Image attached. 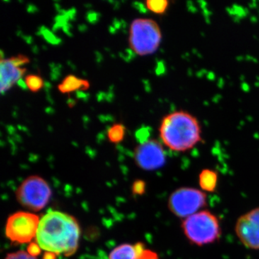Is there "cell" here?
<instances>
[{
	"mask_svg": "<svg viewBox=\"0 0 259 259\" xmlns=\"http://www.w3.org/2000/svg\"><path fill=\"white\" fill-rule=\"evenodd\" d=\"M182 228L189 241L199 246L214 243L221 236L219 220L208 210H201L185 218Z\"/></svg>",
	"mask_w": 259,
	"mask_h": 259,
	"instance_id": "cell-3",
	"label": "cell"
},
{
	"mask_svg": "<svg viewBox=\"0 0 259 259\" xmlns=\"http://www.w3.org/2000/svg\"><path fill=\"white\" fill-rule=\"evenodd\" d=\"M218 177L215 171L210 169H204L199 177V183L202 190L212 192L218 185Z\"/></svg>",
	"mask_w": 259,
	"mask_h": 259,
	"instance_id": "cell-13",
	"label": "cell"
},
{
	"mask_svg": "<svg viewBox=\"0 0 259 259\" xmlns=\"http://www.w3.org/2000/svg\"><path fill=\"white\" fill-rule=\"evenodd\" d=\"M148 136H149V132L147 128H142L138 131L137 138L141 141V144L148 141Z\"/></svg>",
	"mask_w": 259,
	"mask_h": 259,
	"instance_id": "cell-19",
	"label": "cell"
},
{
	"mask_svg": "<svg viewBox=\"0 0 259 259\" xmlns=\"http://www.w3.org/2000/svg\"><path fill=\"white\" fill-rule=\"evenodd\" d=\"M146 249L141 243L136 245L125 243L114 248L109 255V259H143Z\"/></svg>",
	"mask_w": 259,
	"mask_h": 259,
	"instance_id": "cell-11",
	"label": "cell"
},
{
	"mask_svg": "<svg viewBox=\"0 0 259 259\" xmlns=\"http://www.w3.org/2000/svg\"><path fill=\"white\" fill-rule=\"evenodd\" d=\"M5 259H36L35 257L32 256L28 251L20 250V251L11 253L7 255Z\"/></svg>",
	"mask_w": 259,
	"mask_h": 259,
	"instance_id": "cell-17",
	"label": "cell"
},
{
	"mask_svg": "<svg viewBox=\"0 0 259 259\" xmlns=\"http://www.w3.org/2000/svg\"><path fill=\"white\" fill-rule=\"evenodd\" d=\"M236 233L242 244L252 250H259V207L238 218Z\"/></svg>",
	"mask_w": 259,
	"mask_h": 259,
	"instance_id": "cell-9",
	"label": "cell"
},
{
	"mask_svg": "<svg viewBox=\"0 0 259 259\" xmlns=\"http://www.w3.org/2000/svg\"><path fill=\"white\" fill-rule=\"evenodd\" d=\"M207 204V195L203 191L191 187H182L172 192L168 207L177 217L185 218L201 211Z\"/></svg>",
	"mask_w": 259,
	"mask_h": 259,
	"instance_id": "cell-6",
	"label": "cell"
},
{
	"mask_svg": "<svg viewBox=\"0 0 259 259\" xmlns=\"http://www.w3.org/2000/svg\"><path fill=\"white\" fill-rule=\"evenodd\" d=\"M51 195L50 186L38 176L28 177L19 186L16 192L19 203L32 211L44 209L50 201Z\"/></svg>",
	"mask_w": 259,
	"mask_h": 259,
	"instance_id": "cell-5",
	"label": "cell"
},
{
	"mask_svg": "<svg viewBox=\"0 0 259 259\" xmlns=\"http://www.w3.org/2000/svg\"><path fill=\"white\" fill-rule=\"evenodd\" d=\"M41 248L37 243H30L28 248V252L32 256L35 257L40 254Z\"/></svg>",
	"mask_w": 259,
	"mask_h": 259,
	"instance_id": "cell-18",
	"label": "cell"
},
{
	"mask_svg": "<svg viewBox=\"0 0 259 259\" xmlns=\"http://www.w3.org/2000/svg\"><path fill=\"white\" fill-rule=\"evenodd\" d=\"M170 3L167 0H148L146 7L151 13L156 15H163L166 13Z\"/></svg>",
	"mask_w": 259,
	"mask_h": 259,
	"instance_id": "cell-15",
	"label": "cell"
},
{
	"mask_svg": "<svg viewBox=\"0 0 259 259\" xmlns=\"http://www.w3.org/2000/svg\"><path fill=\"white\" fill-rule=\"evenodd\" d=\"M162 40L159 25L148 18L134 20L130 27L129 44L137 55H151L158 50Z\"/></svg>",
	"mask_w": 259,
	"mask_h": 259,
	"instance_id": "cell-4",
	"label": "cell"
},
{
	"mask_svg": "<svg viewBox=\"0 0 259 259\" xmlns=\"http://www.w3.org/2000/svg\"><path fill=\"white\" fill-rule=\"evenodd\" d=\"M35 238L42 250L54 254L72 255L79 246V223L66 213L49 211L40 219Z\"/></svg>",
	"mask_w": 259,
	"mask_h": 259,
	"instance_id": "cell-1",
	"label": "cell"
},
{
	"mask_svg": "<svg viewBox=\"0 0 259 259\" xmlns=\"http://www.w3.org/2000/svg\"><path fill=\"white\" fill-rule=\"evenodd\" d=\"M90 87L88 80L80 79L74 75L70 74L66 76L62 82L58 86V90L61 93L69 94L78 90H88Z\"/></svg>",
	"mask_w": 259,
	"mask_h": 259,
	"instance_id": "cell-12",
	"label": "cell"
},
{
	"mask_svg": "<svg viewBox=\"0 0 259 259\" xmlns=\"http://www.w3.org/2000/svg\"><path fill=\"white\" fill-rule=\"evenodd\" d=\"M28 56L18 55L10 59H1L0 63V74L1 83L0 90L2 94H4L13 88L19 80L23 77L26 72V68L24 65L28 64Z\"/></svg>",
	"mask_w": 259,
	"mask_h": 259,
	"instance_id": "cell-10",
	"label": "cell"
},
{
	"mask_svg": "<svg viewBox=\"0 0 259 259\" xmlns=\"http://www.w3.org/2000/svg\"><path fill=\"white\" fill-rule=\"evenodd\" d=\"M25 83L32 93H37L44 88V81L38 75L29 74L25 77Z\"/></svg>",
	"mask_w": 259,
	"mask_h": 259,
	"instance_id": "cell-16",
	"label": "cell"
},
{
	"mask_svg": "<svg viewBox=\"0 0 259 259\" xmlns=\"http://www.w3.org/2000/svg\"><path fill=\"white\" fill-rule=\"evenodd\" d=\"M40 221L38 216L30 212L21 211L11 214L5 226L7 238L18 244L30 243L36 238Z\"/></svg>",
	"mask_w": 259,
	"mask_h": 259,
	"instance_id": "cell-7",
	"label": "cell"
},
{
	"mask_svg": "<svg viewBox=\"0 0 259 259\" xmlns=\"http://www.w3.org/2000/svg\"><path fill=\"white\" fill-rule=\"evenodd\" d=\"M134 159L140 168L153 171L161 168L165 164L166 153L159 141L150 139L141 143L136 148Z\"/></svg>",
	"mask_w": 259,
	"mask_h": 259,
	"instance_id": "cell-8",
	"label": "cell"
},
{
	"mask_svg": "<svg viewBox=\"0 0 259 259\" xmlns=\"http://www.w3.org/2000/svg\"><path fill=\"white\" fill-rule=\"evenodd\" d=\"M42 259H56V254L50 253V252H47V253L44 254Z\"/></svg>",
	"mask_w": 259,
	"mask_h": 259,
	"instance_id": "cell-20",
	"label": "cell"
},
{
	"mask_svg": "<svg viewBox=\"0 0 259 259\" xmlns=\"http://www.w3.org/2000/svg\"><path fill=\"white\" fill-rule=\"evenodd\" d=\"M125 127L122 124H114L107 131V137L110 142L118 144L125 138Z\"/></svg>",
	"mask_w": 259,
	"mask_h": 259,
	"instance_id": "cell-14",
	"label": "cell"
},
{
	"mask_svg": "<svg viewBox=\"0 0 259 259\" xmlns=\"http://www.w3.org/2000/svg\"><path fill=\"white\" fill-rule=\"evenodd\" d=\"M162 143L176 152H185L202 141V129L197 117L184 110L172 112L162 119Z\"/></svg>",
	"mask_w": 259,
	"mask_h": 259,
	"instance_id": "cell-2",
	"label": "cell"
}]
</instances>
